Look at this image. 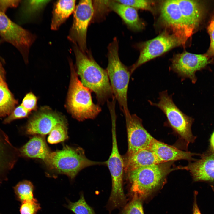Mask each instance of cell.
<instances>
[{
    "label": "cell",
    "instance_id": "cell-1",
    "mask_svg": "<svg viewBox=\"0 0 214 214\" xmlns=\"http://www.w3.org/2000/svg\"><path fill=\"white\" fill-rule=\"evenodd\" d=\"M73 48L76 72L81 82L95 94L98 104L103 105L114 97L106 69L101 67L90 55L82 52L76 45Z\"/></svg>",
    "mask_w": 214,
    "mask_h": 214
},
{
    "label": "cell",
    "instance_id": "cell-2",
    "mask_svg": "<svg viewBox=\"0 0 214 214\" xmlns=\"http://www.w3.org/2000/svg\"><path fill=\"white\" fill-rule=\"evenodd\" d=\"M172 162L146 166L125 172L132 196L143 200L164 185L167 175L174 169Z\"/></svg>",
    "mask_w": 214,
    "mask_h": 214
},
{
    "label": "cell",
    "instance_id": "cell-3",
    "mask_svg": "<svg viewBox=\"0 0 214 214\" xmlns=\"http://www.w3.org/2000/svg\"><path fill=\"white\" fill-rule=\"evenodd\" d=\"M71 76L67 100V107L72 116L79 121L95 118L101 111L98 104L93 101L92 91L85 86L78 76L71 59Z\"/></svg>",
    "mask_w": 214,
    "mask_h": 214
},
{
    "label": "cell",
    "instance_id": "cell-4",
    "mask_svg": "<svg viewBox=\"0 0 214 214\" xmlns=\"http://www.w3.org/2000/svg\"><path fill=\"white\" fill-rule=\"evenodd\" d=\"M45 164L50 170L73 179L82 169L94 165H106V162L89 160L81 148L66 145L61 150L51 152Z\"/></svg>",
    "mask_w": 214,
    "mask_h": 214
},
{
    "label": "cell",
    "instance_id": "cell-5",
    "mask_svg": "<svg viewBox=\"0 0 214 214\" xmlns=\"http://www.w3.org/2000/svg\"><path fill=\"white\" fill-rule=\"evenodd\" d=\"M119 45L116 38L108 47V63L106 70L113 95L124 113L129 112L127 104V91L132 73L130 67L121 61L118 54Z\"/></svg>",
    "mask_w": 214,
    "mask_h": 214
},
{
    "label": "cell",
    "instance_id": "cell-6",
    "mask_svg": "<svg viewBox=\"0 0 214 214\" xmlns=\"http://www.w3.org/2000/svg\"><path fill=\"white\" fill-rule=\"evenodd\" d=\"M111 124L112 150L108 160L106 161V165L110 173L112 181L111 191L106 206L110 212L116 209L122 208L127 202L123 187L124 161L118 147L116 122L113 121Z\"/></svg>",
    "mask_w": 214,
    "mask_h": 214
},
{
    "label": "cell",
    "instance_id": "cell-7",
    "mask_svg": "<svg viewBox=\"0 0 214 214\" xmlns=\"http://www.w3.org/2000/svg\"><path fill=\"white\" fill-rule=\"evenodd\" d=\"M160 100L157 103L150 101L151 104L159 108L167 117L173 130L188 145L194 143L196 138L191 130L193 119L183 113L173 102L167 91L159 94Z\"/></svg>",
    "mask_w": 214,
    "mask_h": 214
},
{
    "label": "cell",
    "instance_id": "cell-8",
    "mask_svg": "<svg viewBox=\"0 0 214 214\" xmlns=\"http://www.w3.org/2000/svg\"><path fill=\"white\" fill-rule=\"evenodd\" d=\"M0 37L16 48L25 63L28 62L30 48L36 36L12 21L5 14L0 12Z\"/></svg>",
    "mask_w": 214,
    "mask_h": 214
},
{
    "label": "cell",
    "instance_id": "cell-9",
    "mask_svg": "<svg viewBox=\"0 0 214 214\" xmlns=\"http://www.w3.org/2000/svg\"><path fill=\"white\" fill-rule=\"evenodd\" d=\"M185 43L182 39L174 34H170L166 31L156 37L143 43L141 45L140 54L138 59L130 67L132 73L147 62L174 47L185 45Z\"/></svg>",
    "mask_w": 214,
    "mask_h": 214
},
{
    "label": "cell",
    "instance_id": "cell-10",
    "mask_svg": "<svg viewBox=\"0 0 214 214\" xmlns=\"http://www.w3.org/2000/svg\"><path fill=\"white\" fill-rule=\"evenodd\" d=\"M74 12L73 23L67 38L82 52L87 53V30L94 14L92 1H80Z\"/></svg>",
    "mask_w": 214,
    "mask_h": 214
},
{
    "label": "cell",
    "instance_id": "cell-11",
    "mask_svg": "<svg viewBox=\"0 0 214 214\" xmlns=\"http://www.w3.org/2000/svg\"><path fill=\"white\" fill-rule=\"evenodd\" d=\"M125 117L128 142V149L125 156H129L142 150H150L155 138L144 128L142 120L136 114L130 112Z\"/></svg>",
    "mask_w": 214,
    "mask_h": 214
},
{
    "label": "cell",
    "instance_id": "cell-12",
    "mask_svg": "<svg viewBox=\"0 0 214 214\" xmlns=\"http://www.w3.org/2000/svg\"><path fill=\"white\" fill-rule=\"evenodd\" d=\"M205 54H198L185 51L175 55L172 59L171 69L182 78H189L194 83L196 72L204 68L211 62Z\"/></svg>",
    "mask_w": 214,
    "mask_h": 214
},
{
    "label": "cell",
    "instance_id": "cell-13",
    "mask_svg": "<svg viewBox=\"0 0 214 214\" xmlns=\"http://www.w3.org/2000/svg\"><path fill=\"white\" fill-rule=\"evenodd\" d=\"M160 19L174 34L186 43L193 35L186 24L177 0H168L163 2L160 7Z\"/></svg>",
    "mask_w": 214,
    "mask_h": 214
},
{
    "label": "cell",
    "instance_id": "cell-14",
    "mask_svg": "<svg viewBox=\"0 0 214 214\" xmlns=\"http://www.w3.org/2000/svg\"><path fill=\"white\" fill-rule=\"evenodd\" d=\"M200 156V159L179 168L188 171L194 182H206L214 187V152L208 149Z\"/></svg>",
    "mask_w": 214,
    "mask_h": 214
},
{
    "label": "cell",
    "instance_id": "cell-15",
    "mask_svg": "<svg viewBox=\"0 0 214 214\" xmlns=\"http://www.w3.org/2000/svg\"><path fill=\"white\" fill-rule=\"evenodd\" d=\"M66 123L62 116L54 112L42 111L35 114L24 128L25 133L42 136L49 134L58 125Z\"/></svg>",
    "mask_w": 214,
    "mask_h": 214
},
{
    "label": "cell",
    "instance_id": "cell-16",
    "mask_svg": "<svg viewBox=\"0 0 214 214\" xmlns=\"http://www.w3.org/2000/svg\"><path fill=\"white\" fill-rule=\"evenodd\" d=\"M177 1L185 23L193 34L204 17L206 10L205 5L200 1Z\"/></svg>",
    "mask_w": 214,
    "mask_h": 214
},
{
    "label": "cell",
    "instance_id": "cell-17",
    "mask_svg": "<svg viewBox=\"0 0 214 214\" xmlns=\"http://www.w3.org/2000/svg\"><path fill=\"white\" fill-rule=\"evenodd\" d=\"M20 157L18 149L10 141L7 135L0 128V178L14 167Z\"/></svg>",
    "mask_w": 214,
    "mask_h": 214
},
{
    "label": "cell",
    "instance_id": "cell-18",
    "mask_svg": "<svg viewBox=\"0 0 214 214\" xmlns=\"http://www.w3.org/2000/svg\"><path fill=\"white\" fill-rule=\"evenodd\" d=\"M153 152L162 163L173 162L180 160L193 161V157L200 154L180 150L156 139L153 141L150 150Z\"/></svg>",
    "mask_w": 214,
    "mask_h": 214
},
{
    "label": "cell",
    "instance_id": "cell-19",
    "mask_svg": "<svg viewBox=\"0 0 214 214\" xmlns=\"http://www.w3.org/2000/svg\"><path fill=\"white\" fill-rule=\"evenodd\" d=\"M18 149L20 156L40 159L45 163L48 160L51 152L44 136L39 135L34 136Z\"/></svg>",
    "mask_w": 214,
    "mask_h": 214
},
{
    "label": "cell",
    "instance_id": "cell-20",
    "mask_svg": "<svg viewBox=\"0 0 214 214\" xmlns=\"http://www.w3.org/2000/svg\"><path fill=\"white\" fill-rule=\"evenodd\" d=\"M125 172L147 166L161 163L149 150H140L129 156L123 158Z\"/></svg>",
    "mask_w": 214,
    "mask_h": 214
},
{
    "label": "cell",
    "instance_id": "cell-21",
    "mask_svg": "<svg viewBox=\"0 0 214 214\" xmlns=\"http://www.w3.org/2000/svg\"><path fill=\"white\" fill-rule=\"evenodd\" d=\"M110 6L111 10L118 14L130 28L136 31L143 28L144 24L139 18L136 9L116 0H111Z\"/></svg>",
    "mask_w": 214,
    "mask_h": 214
},
{
    "label": "cell",
    "instance_id": "cell-22",
    "mask_svg": "<svg viewBox=\"0 0 214 214\" xmlns=\"http://www.w3.org/2000/svg\"><path fill=\"white\" fill-rule=\"evenodd\" d=\"M75 0H58L55 2L52 11L51 29H58L75 8Z\"/></svg>",
    "mask_w": 214,
    "mask_h": 214
},
{
    "label": "cell",
    "instance_id": "cell-23",
    "mask_svg": "<svg viewBox=\"0 0 214 214\" xmlns=\"http://www.w3.org/2000/svg\"><path fill=\"white\" fill-rule=\"evenodd\" d=\"M18 103L5 80L0 81V117L8 116Z\"/></svg>",
    "mask_w": 214,
    "mask_h": 214
},
{
    "label": "cell",
    "instance_id": "cell-24",
    "mask_svg": "<svg viewBox=\"0 0 214 214\" xmlns=\"http://www.w3.org/2000/svg\"><path fill=\"white\" fill-rule=\"evenodd\" d=\"M49 0L21 1L20 12V20L24 21L41 12Z\"/></svg>",
    "mask_w": 214,
    "mask_h": 214
},
{
    "label": "cell",
    "instance_id": "cell-25",
    "mask_svg": "<svg viewBox=\"0 0 214 214\" xmlns=\"http://www.w3.org/2000/svg\"><path fill=\"white\" fill-rule=\"evenodd\" d=\"M14 190L18 199L22 203L36 199L34 196V186L29 181L20 182L15 186Z\"/></svg>",
    "mask_w": 214,
    "mask_h": 214
},
{
    "label": "cell",
    "instance_id": "cell-26",
    "mask_svg": "<svg viewBox=\"0 0 214 214\" xmlns=\"http://www.w3.org/2000/svg\"><path fill=\"white\" fill-rule=\"evenodd\" d=\"M68 203L66 207L75 214H96L93 208L86 203L83 193L77 201L73 202L68 200Z\"/></svg>",
    "mask_w": 214,
    "mask_h": 214
},
{
    "label": "cell",
    "instance_id": "cell-27",
    "mask_svg": "<svg viewBox=\"0 0 214 214\" xmlns=\"http://www.w3.org/2000/svg\"><path fill=\"white\" fill-rule=\"evenodd\" d=\"M67 123L59 124L55 127L49 134L48 142L51 144L63 141L68 138Z\"/></svg>",
    "mask_w": 214,
    "mask_h": 214
},
{
    "label": "cell",
    "instance_id": "cell-28",
    "mask_svg": "<svg viewBox=\"0 0 214 214\" xmlns=\"http://www.w3.org/2000/svg\"><path fill=\"white\" fill-rule=\"evenodd\" d=\"M143 200L137 196H132L130 201L122 208L118 214H144Z\"/></svg>",
    "mask_w": 214,
    "mask_h": 214
},
{
    "label": "cell",
    "instance_id": "cell-29",
    "mask_svg": "<svg viewBox=\"0 0 214 214\" xmlns=\"http://www.w3.org/2000/svg\"><path fill=\"white\" fill-rule=\"evenodd\" d=\"M117 2L135 9L147 10L153 12L154 10L152 1L147 0H116Z\"/></svg>",
    "mask_w": 214,
    "mask_h": 214
},
{
    "label": "cell",
    "instance_id": "cell-30",
    "mask_svg": "<svg viewBox=\"0 0 214 214\" xmlns=\"http://www.w3.org/2000/svg\"><path fill=\"white\" fill-rule=\"evenodd\" d=\"M30 112L26 110L21 104L15 107L11 113L3 121L4 124H8L17 119L27 117Z\"/></svg>",
    "mask_w": 214,
    "mask_h": 214
},
{
    "label": "cell",
    "instance_id": "cell-31",
    "mask_svg": "<svg viewBox=\"0 0 214 214\" xmlns=\"http://www.w3.org/2000/svg\"><path fill=\"white\" fill-rule=\"evenodd\" d=\"M41 207L38 201L35 199L24 202L20 207V214H36Z\"/></svg>",
    "mask_w": 214,
    "mask_h": 214
},
{
    "label": "cell",
    "instance_id": "cell-32",
    "mask_svg": "<svg viewBox=\"0 0 214 214\" xmlns=\"http://www.w3.org/2000/svg\"><path fill=\"white\" fill-rule=\"evenodd\" d=\"M207 30L210 38V44L205 54L211 59L214 58V12L209 23Z\"/></svg>",
    "mask_w": 214,
    "mask_h": 214
},
{
    "label": "cell",
    "instance_id": "cell-33",
    "mask_svg": "<svg viewBox=\"0 0 214 214\" xmlns=\"http://www.w3.org/2000/svg\"><path fill=\"white\" fill-rule=\"evenodd\" d=\"M37 99L32 93H27L24 97L21 105L26 110L30 112L35 109Z\"/></svg>",
    "mask_w": 214,
    "mask_h": 214
},
{
    "label": "cell",
    "instance_id": "cell-34",
    "mask_svg": "<svg viewBox=\"0 0 214 214\" xmlns=\"http://www.w3.org/2000/svg\"><path fill=\"white\" fill-rule=\"evenodd\" d=\"M21 0H0V12L5 14L10 8L17 7L20 4Z\"/></svg>",
    "mask_w": 214,
    "mask_h": 214
},
{
    "label": "cell",
    "instance_id": "cell-35",
    "mask_svg": "<svg viewBox=\"0 0 214 214\" xmlns=\"http://www.w3.org/2000/svg\"><path fill=\"white\" fill-rule=\"evenodd\" d=\"M197 193V192L195 191L194 193V201L193 206V214H201L196 202V197Z\"/></svg>",
    "mask_w": 214,
    "mask_h": 214
},
{
    "label": "cell",
    "instance_id": "cell-36",
    "mask_svg": "<svg viewBox=\"0 0 214 214\" xmlns=\"http://www.w3.org/2000/svg\"><path fill=\"white\" fill-rule=\"evenodd\" d=\"M2 63L0 61V81L5 80V71Z\"/></svg>",
    "mask_w": 214,
    "mask_h": 214
},
{
    "label": "cell",
    "instance_id": "cell-37",
    "mask_svg": "<svg viewBox=\"0 0 214 214\" xmlns=\"http://www.w3.org/2000/svg\"><path fill=\"white\" fill-rule=\"evenodd\" d=\"M208 149L211 151L214 152V131L209 139V145Z\"/></svg>",
    "mask_w": 214,
    "mask_h": 214
},
{
    "label": "cell",
    "instance_id": "cell-38",
    "mask_svg": "<svg viewBox=\"0 0 214 214\" xmlns=\"http://www.w3.org/2000/svg\"><path fill=\"white\" fill-rule=\"evenodd\" d=\"M3 41H2V40H1V39L0 37V45L2 43H3ZM0 61L3 63H5V61L0 56Z\"/></svg>",
    "mask_w": 214,
    "mask_h": 214
}]
</instances>
